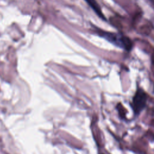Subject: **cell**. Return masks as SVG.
I'll list each match as a JSON object with an SVG mask.
<instances>
[{
  "mask_svg": "<svg viewBox=\"0 0 154 154\" xmlns=\"http://www.w3.org/2000/svg\"><path fill=\"white\" fill-rule=\"evenodd\" d=\"M96 32L99 35H100V37H103L104 38L117 46L123 48L126 51H130L132 48V43L131 40L126 36L116 33L105 31L97 28H96Z\"/></svg>",
  "mask_w": 154,
  "mask_h": 154,
  "instance_id": "cell-1",
  "label": "cell"
},
{
  "mask_svg": "<svg viewBox=\"0 0 154 154\" xmlns=\"http://www.w3.org/2000/svg\"><path fill=\"white\" fill-rule=\"evenodd\" d=\"M147 97V93L142 88H140L137 90L131 103V107L135 116H138L144 109L146 105Z\"/></svg>",
  "mask_w": 154,
  "mask_h": 154,
  "instance_id": "cell-2",
  "label": "cell"
},
{
  "mask_svg": "<svg viewBox=\"0 0 154 154\" xmlns=\"http://www.w3.org/2000/svg\"><path fill=\"white\" fill-rule=\"evenodd\" d=\"M88 4L91 7V8L94 11V12L97 14V16L100 17L102 19L105 20L106 18L105 17L103 14L102 12L99 5L97 4L96 0H85Z\"/></svg>",
  "mask_w": 154,
  "mask_h": 154,
  "instance_id": "cell-3",
  "label": "cell"
},
{
  "mask_svg": "<svg viewBox=\"0 0 154 154\" xmlns=\"http://www.w3.org/2000/svg\"><path fill=\"white\" fill-rule=\"evenodd\" d=\"M117 109L118 110L119 116L121 117V118L123 119L126 117V109L123 106V105L119 103L117 105Z\"/></svg>",
  "mask_w": 154,
  "mask_h": 154,
  "instance_id": "cell-4",
  "label": "cell"
}]
</instances>
